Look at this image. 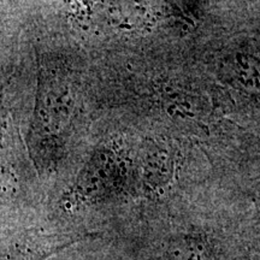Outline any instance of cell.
<instances>
[{
	"label": "cell",
	"instance_id": "6da1fadb",
	"mask_svg": "<svg viewBox=\"0 0 260 260\" xmlns=\"http://www.w3.org/2000/svg\"><path fill=\"white\" fill-rule=\"evenodd\" d=\"M95 239L92 233H31L0 243V260H47L52 255Z\"/></svg>",
	"mask_w": 260,
	"mask_h": 260
},
{
	"label": "cell",
	"instance_id": "7a4b0ae2",
	"mask_svg": "<svg viewBox=\"0 0 260 260\" xmlns=\"http://www.w3.org/2000/svg\"><path fill=\"white\" fill-rule=\"evenodd\" d=\"M157 260H213L209 243L191 235L171 237L162 246Z\"/></svg>",
	"mask_w": 260,
	"mask_h": 260
}]
</instances>
